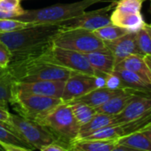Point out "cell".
I'll list each match as a JSON object with an SVG mask.
<instances>
[{"label": "cell", "mask_w": 151, "mask_h": 151, "mask_svg": "<svg viewBox=\"0 0 151 151\" xmlns=\"http://www.w3.org/2000/svg\"><path fill=\"white\" fill-rule=\"evenodd\" d=\"M0 151H3V150H2V149H1V148H0Z\"/></svg>", "instance_id": "7bdbcfd3"}, {"label": "cell", "mask_w": 151, "mask_h": 151, "mask_svg": "<svg viewBox=\"0 0 151 151\" xmlns=\"http://www.w3.org/2000/svg\"><path fill=\"white\" fill-rule=\"evenodd\" d=\"M45 58L48 61L68 68L72 72L83 73L91 76L99 75L91 66L86 53L57 47L52 45L45 52Z\"/></svg>", "instance_id": "ba28073f"}, {"label": "cell", "mask_w": 151, "mask_h": 151, "mask_svg": "<svg viewBox=\"0 0 151 151\" xmlns=\"http://www.w3.org/2000/svg\"><path fill=\"white\" fill-rule=\"evenodd\" d=\"M15 79L9 69L0 68V106L7 108L14 93Z\"/></svg>", "instance_id": "44dd1931"}, {"label": "cell", "mask_w": 151, "mask_h": 151, "mask_svg": "<svg viewBox=\"0 0 151 151\" xmlns=\"http://www.w3.org/2000/svg\"><path fill=\"white\" fill-rule=\"evenodd\" d=\"M63 101L60 98H52L14 91L10 104L17 113L24 117L38 122Z\"/></svg>", "instance_id": "5b68a950"}, {"label": "cell", "mask_w": 151, "mask_h": 151, "mask_svg": "<svg viewBox=\"0 0 151 151\" xmlns=\"http://www.w3.org/2000/svg\"><path fill=\"white\" fill-rule=\"evenodd\" d=\"M0 141L8 144L17 145L20 147L34 150L29 143H27L25 140H23L18 136V134L16 133L15 130L12 125L1 121H0Z\"/></svg>", "instance_id": "484cf974"}, {"label": "cell", "mask_w": 151, "mask_h": 151, "mask_svg": "<svg viewBox=\"0 0 151 151\" xmlns=\"http://www.w3.org/2000/svg\"><path fill=\"white\" fill-rule=\"evenodd\" d=\"M117 139H77L70 143L68 149L69 151H111L118 145Z\"/></svg>", "instance_id": "ac0fdd59"}, {"label": "cell", "mask_w": 151, "mask_h": 151, "mask_svg": "<svg viewBox=\"0 0 151 151\" xmlns=\"http://www.w3.org/2000/svg\"><path fill=\"white\" fill-rule=\"evenodd\" d=\"M126 135L125 128L124 124H116L109 126H105L101 128L93 133L81 138V139H117Z\"/></svg>", "instance_id": "603a6c76"}, {"label": "cell", "mask_w": 151, "mask_h": 151, "mask_svg": "<svg viewBox=\"0 0 151 151\" xmlns=\"http://www.w3.org/2000/svg\"><path fill=\"white\" fill-rule=\"evenodd\" d=\"M124 90V89H110L108 87H100L91 91L90 93L75 101L84 102L89 105L90 107L96 109L101 105L104 104L106 101H108L115 95H117L120 93H122Z\"/></svg>", "instance_id": "ffe728a7"}, {"label": "cell", "mask_w": 151, "mask_h": 151, "mask_svg": "<svg viewBox=\"0 0 151 151\" xmlns=\"http://www.w3.org/2000/svg\"><path fill=\"white\" fill-rule=\"evenodd\" d=\"M144 60L151 74V55H144Z\"/></svg>", "instance_id": "ab89813d"}, {"label": "cell", "mask_w": 151, "mask_h": 151, "mask_svg": "<svg viewBox=\"0 0 151 151\" xmlns=\"http://www.w3.org/2000/svg\"><path fill=\"white\" fill-rule=\"evenodd\" d=\"M0 148L3 151H34L30 148H27V147H23L13 145V144H8V143H5L1 141H0Z\"/></svg>", "instance_id": "e575fe53"}, {"label": "cell", "mask_w": 151, "mask_h": 151, "mask_svg": "<svg viewBox=\"0 0 151 151\" xmlns=\"http://www.w3.org/2000/svg\"><path fill=\"white\" fill-rule=\"evenodd\" d=\"M150 1V12H151V0H149Z\"/></svg>", "instance_id": "b9f144b4"}, {"label": "cell", "mask_w": 151, "mask_h": 151, "mask_svg": "<svg viewBox=\"0 0 151 151\" xmlns=\"http://www.w3.org/2000/svg\"><path fill=\"white\" fill-rule=\"evenodd\" d=\"M104 44L113 54L115 66L132 54H141L136 43L135 33L133 32H129L111 41H104Z\"/></svg>", "instance_id": "4fadbf2b"}, {"label": "cell", "mask_w": 151, "mask_h": 151, "mask_svg": "<svg viewBox=\"0 0 151 151\" xmlns=\"http://www.w3.org/2000/svg\"><path fill=\"white\" fill-rule=\"evenodd\" d=\"M68 103L70 106V109L76 120H77L78 124L80 126L89 122L97 113L95 109L78 101H72Z\"/></svg>", "instance_id": "d4e9b609"}, {"label": "cell", "mask_w": 151, "mask_h": 151, "mask_svg": "<svg viewBox=\"0 0 151 151\" xmlns=\"http://www.w3.org/2000/svg\"><path fill=\"white\" fill-rule=\"evenodd\" d=\"M112 124H116L115 116L96 113L89 122L80 126L78 139L84 138L101 128Z\"/></svg>", "instance_id": "7402d4cb"}, {"label": "cell", "mask_w": 151, "mask_h": 151, "mask_svg": "<svg viewBox=\"0 0 151 151\" xmlns=\"http://www.w3.org/2000/svg\"><path fill=\"white\" fill-rule=\"evenodd\" d=\"M60 29L59 24H36L17 31L0 33V40L11 51V61H18L47 51Z\"/></svg>", "instance_id": "6da1fadb"}, {"label": "cell", "mask_w": 151, "mask_h": 151, "mask_svg": "<svg viewBox=\"0 0 151 151\" xmlns=\"http://www.w3.org/2000/svg\"><path fill=\"white\" fill-rule=\"evenodd\" d=\"M12 52L9 48L0 40V68H6L11 62Z\"/></svg>", "instance_id": "1f68e13d"}, {"label": "cell", "mask_w": 151, "mask_h": 151, "mask_svg": "<svg viewBox=\"0 0 151 151\" xmlns=\"http://www.w3.org/2000/svg\"><path fill=\"white\" fill-rule=\"evenodd\" d=\"M117 1H119V0H104V2H111V3H116Z\"/></svg>", "instance_id": "60d3db41"}, {"label": "cell", "mask_w": 151, "mask_h": 151, "mask_svg": "<svg viewBox=\"0 0 151 151\" xmlns=\"http://www.w3.org/2000/svg\"><path fill=\"white\" fill-rule=\"evenodd\" d=\"M144 1L145 0H119L116 3L115 8L123 11L139 13L141 11Z\"/></svg>", "instance_id": "4dcf8cb0"}, {"label": "cell", "mask_w": 151, "mask_h": 151, "mask_svg": "<svg viewBox=\"0 0 151 151\" xmlns=\"http://www.w3.org/2000/svg\"><path fill=\"white\" fill-rule=\"evenodd\" d=\"M151 112V94L139 93L127 104V106L115 116L116 124L128 123L136 120Z\"/></svg>", "instance_id": "7c38bea8"}, {"label": "cell", "mask_w": 151, "mask_h": 151, "mask_svg": "<svg viewBox=\"0 0 151 151\" xmlns=\"http://www.w3.org/2000/svg\"><path fill=\"white\" fill-rule=\"evenodd\" d=\"M114 68L132 71L151 85V74L142 54H132L118 62Z\"/></svg>", "instance_id": "d6986e66"}, {"label": "cell", "mask_w": 151, "mask_h": 151, "mask_svg": "<svg viewBox=\"0 0 151 151\" xmlns=\"http://www.w3.org/2000/svg\"><path fill=\"white\" fill-rule=\"evenodd\" d=\"M118 145L143 151H151V141L141 132H136L117 139Z\"/></svg>", "instance_id": "cb8c5ba5"}, {"label": "cell", "mask_w": 151, "mask_h": 151, "mask_svg": "<svg viewBox=\"0 0 151 151\" xmlns=\"http://www.w3.org/2000/svg\"><path fill=\"white\" fill-rule=\"evenodd\" d=\"M111 151H143V150H139V149H135L132 147H125L123 145H117L114 149H112Z\"/></svg>", "instance_id": "8d00e7d4"}, {"label": "cell", "mask_w": 151, "mask_h": 151, "mask_svg": "<svg viewBox=\"0 0 151 151\" xmlns=\"http://www.w3.org/2000/svg\"><path fill=\"white\" fill-rule=\"evenodd\" d=\"M17 17L16 14L11 13H4L0 11V20L2 19H15Z\"/></svg>", "instance_id": "74e56055"}, {"label": "cell", "mask_w": 151, "mask_h": 151, "mask_svg": "<svg viewBox=\"0 0 151 151\" xmlns=\"http://www.w3.org/2000/svg\"><path fill=\"white\" fill-rule=\"evenodd\" d=\"M52 45L57 47L88 53L105 48L104 42L93 31L84 29H60L54 36Z\"/></svg>", "instance_id": "8992f818"}, {"label": "cell", "mask_w": 151, "mask_h": 151, "mask_svg": "<svg viewBox=\"0 0 151 151\" xmlns=\"http://www.w3.org/2000/svg\"><path fill=\"white\" fill-rule=\"evenodd\" d=\"M49 130L57 142L69 147L70 143L78 139L80 125L76 120L68 102H62L38 121Z\"/></svg>", "instance_id": "277c9868"}, {"label": "cell", "mask_w": 151, "mask_h": 151, "mask_svg": "<svg viewBox=\"0 0 151 151\" xmlns=\"http://www.w3.org/2000/svg\"><path fill=\"white\" fill-rule=\"evenodd\" d=\"M11 125L18 136L29 143L34 150L40 149L41 147L47 144L57 142L54 136L41 124L19 114H11Z\"/></svg>", "instance_id": "52a82bcc"}, {"label": "cell", "mask_w": 151, "mask_h": 151, "mask_svg": "<svg viewBox=\"0 0 151 151\" xmlns=\"http://www.w3.org/2000/svg\"><path fill=\"white\" fill-rule=\"evenodd\" d=\"M116 4L112 3L107 7L93 10L90 12H83L77 17L60 23L62 29H84L94 31L100 28L111 24L109 12L114 9Z\"/></svg>", "instance_id": "30bf717a"}, {"label": "cell", "mask_w": 151, "mask_h": 151, "mask_svg": "<svg viewBox=\"0 0 151 151\" xmlns=\"http://www.w3.org/2000/svg\"><path fill=\"white\" fill-rule=\"evenodd\" d=\"M110 22L112 24L127 29L129 32H137L145 24L143 16L140 12H128L119 10L114 7L110 14Z\"/></svg>", "instance_id": "5bb4252c"}, {"label": "cell", "mask_w": 151, "mask_h": 151, "mask_svg": "<svg viewBox=\"0 0 151 151\" xmlns=\"http://www.w3.org/2000/svg\"><path fill=\"white\" fill-rule=\"evenodd\" d=\"M91 66L98 73L111 74L115 68V60L111 52L107 48L86 53Z\"/></svg>", "instance_id": "e0dca14e"}, {"label": "cell", "mask_w": 151, "mask_h": 151, "mask_svg": "<svg viewBox=\"0 0 151 151\" xmlns=\"http://www.w3.org/2000/svg\"><path fill=\"white\" fill-rule=\"evenodd\" d=\"M65 81L44 80L35 82H16L14 86V91L30 93L35 95L60 98L61 99L64 90Z\"/></svg>", "instance_id": "8fae6325"}, {"label": "cell", "mask_w": 151, "mask_h": 151, "mask_svg": "<svg viewBox=\"0 0 151 151\" xmlns=\"http://www.w3.org/2000/svg\"><path fill=\"white\" fill-rule=\"evenodd\" d=\"M104 0H82L70 4H57L48 7L25 10L16 20L34 24H60L81 14L86 9Z\"/></svg>", "instance_id": "3957f363"}, {"label": "cell", "mask_w": 151, "mask_h": 151, "mask_svg": "<svg viewBox=\"0 0 151 151\" xmlns=\"http://www.w3.org/2000/svg\"><path fill=\"white\" fill-rule=\"evenodd\" d=\"M94 33V35L101 39L103 42L104 41H111L114 39H116L127 33H129V31L125 29H123L121 27L116 26L114 24H109L107 25L105 27L100 28L94 31H93Z\"/></svg>", "instance_id": "83f0119b"}, {"label": "cell", "mask_w": 151, "mask_h": 151, "mask_svg": "<svg viewBox=\"0 0 151 151\" xmlns=\"http://www.w3.org/2000/svg\"><path fill=\"white\" fill-rule=\"evenodd\" d=\"M139 132H141V133H143V134L151 141V124L148 125L147 127L144 128L143 130L139 131Z\"/></svg>", "instance_id": "f35d334b"}, {"label": "cell", "mask_w": 151, "mask_h": 151, "mask_svg": "<svg viewBox=\"0 0 151 151\" xmlns=\"http://www.w3.org/2000/svg\"><path fill=\"white\" fill-rule=\"evenodd\" d=\"M106 76L107 74L103 73L98 76H91L74 72L65 81L61 100L64 102H70L96 88L105 87Z\"/></svg>", "instance_id": "9c48e42d"}, {"label": "cell", "mask_w": 151, "mask_h": 151, "mask_svg": "<svg viewBox=\"0 0 151 151\" xmlns=\"http://www.w3.org/2000/svg\"><path fill=\"white\" fill-rule=\"evenodd\" d=\"M34 25L36 24L30 22H25L16 19H2L0 20V33L17 31Z\"/></svg>", "instance_id": "f1b7e54d"}, {"label": "cell", "mask_w": 151, "mask_h": 151, "mask_svg": "<svg viewBox=\"0 0 151 151\" xmlns=\"http://www.w3.org/2000/svg\"><path fill=\"white\" fill-rule=\"evenodd\" d=\"M22 1H24V0H22Z\"/></svg>", "instance_id": "ee69618b"}, {"label": "cell", "mask_w": 151, "mask_h": 151, "mask_svg": "<svg viewBox=\"0 0 151 151\" xmlns=\"http://www.w3.org/2000/svg\"><path fill=\"white\" fill-rule=\"evenodd\" d=\"M40 151H69L68 147L59 143V142H52L43 146L39 149Z\"/></svg>", "instance_id": "836d02e7"}, {"label": "cell", "mask_w": 151, "mask_h": 151, "mask_svg": "<svg viewBox=\"0 0 151 151\" xmlns=\"http://www.w3.org/2000/svg\"><path fill=\"white\" fill-rule=\"evenodd\" d=\"M21 1L22 0H0V11L14 14L18 17L25 12L21 6Z\"/></svg>", "instance_id": "f546056e"}, {"label": "cell", "mask_w": 151, "mask_h": 151, "mask_svg": "<svg viewBox=\"0 0 151 151\" xmlns=\"http://www.w3.org/2000/svg\"><path fill=\"white\" fill-rule=\"evenodd\" d=\"M11 114L7 108L0 106V121L11 125Z\"/></svg>", "instance_id": "d590c367"}, {"label": "cell", "mask_w": 151, "mask_h": 151, "mask_svg": "<svg viewBox=\"0 0 151 151\" xmlns=\"http://www.w3.org/2000/svg\"><path fill=\"white\" fill-rule=\"evenodd\" d=\"M139 93L134 92L130 89H124L119 94L115 95L108 101H106L104 104L96 108L95 110L97 113L116 116L119 114L127 106V104L133 99V97Z\"/></svg>", "instance_id": "2e32d148"}, {"label": "cell", "mask_w": 151, "mask_h": 151, "mask_svg": "<svg viewBox=\"0 0 151 151\" xmlns=\"http://www.w3.org/2000/svg\"><path fill=\"white\" fill-rule=\"evenodd\" d=\"M45 52L33 58L11 61L9 63L7 68L14 76L16 82L66 81L74 73L68 68L48 61L45 58Z\"/></svg>", "instance_id": "7a4b0ae2"}, {"label": "cell", "mask_w": 151, "mask_h": 151, "mask_svg": "<svg viewBox=\"0 0 151 151\" xmlns=\"http://www.w3.org/2000/svg\"><path fill=\"white\" fill-rule=\"evenodd\" d=\"M135 39L142 55H151V23L145 24L135 32Z\"/></svg>", "instance_id": "4316f807"}, {"label": "cell", "mask_w": 151, "mask_h": 151, "mask_svg": "<svg viewBox=\"0 0 151 151\" xmlns=\"http://www.w3.org/2000/svg\"><path fill=\"white\" fill-rule=\"evenodd\" d=\"M105 87H108L110 89H124V88H122L120 79L118 78L117 76H116L113 73L107 74Z\"/></svg>", "instance_id": "d6a6232c"}, {"label": "cell", "mask_w": 151, "mask_h": 151, "mask_svg": "<svg viewBox=\"0 0 151 151\" xmlns=\"http://www.w3.org/2000/svg\"><path fill=\"white\" fill-rule=\"evenodd\" d=\"M112 73L120 79L122 88L130 89L139 93L151 94V85L136 73L120 68H114Z\"/></svg>", "instance_id": "9a60e30c"}]
</instances>
